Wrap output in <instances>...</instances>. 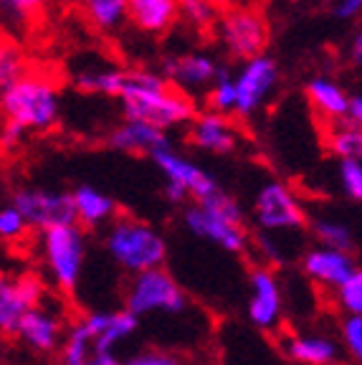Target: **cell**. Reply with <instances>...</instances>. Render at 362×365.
Returning a JSON list of instances; mask_svg holds the SVG:
<instances>
[{"label":"cell","instance_id":"6da1fadb","mask_svg":"<svg viewBox=\"0 0 362 365\" xmlns=\"http://www.w3.org/2000/svg\"><path fill=\"white\" fill-rule=\"evenodd\" d=\"M119 99L125 104V117L152 122L160 130L190 125L195 117V104L190 94L172 86L162 74H152L145 68L127 71L125 89Z\"/></svg>","mask_w":362,"mask_h":365},{"label":"cell","instance_id":"7a4b0ae2","mask_svg":"<svg viewBox=\"0 0 362 365\" xmlns=\"http://www.w3.org/2000/svg\"><path fill=\"white\" fill-rule=\"evenodd\" d=\"M182 223L195 239L218 246L226 254H246L251 236L246 231L244 208L236 198L218 190L210 198L192 200L182 211Z\"/></svg>","mask_w":362,"mask_h":365},{"label":"cell","instance_id":"3957f363","mask_svg":"<svg viewBox=\"0 0 362 365\" xmlns=\"http://www.w3.org/2000/svg\"><path fill=\"white\" fill-rule=\"evenodd\" d=\"M104 251L119 269L127 274H140L148 269L165 267L167 241L152 223L132 216H117L107 226Z\"/></svg>","mask_w":362,"mask_h":365},{"label":"cell","instance_id":"277c9868","mask_svg":"<svg viewBox=\"0 0 362 365\" xmlns=\"http://www.w3.org/2000/svg\"><path fill=\"white\" fill-rule=\"evenodd\" d=\"M61 112V97L51 79L23 74L3 89V114L26 132L51 130Z\"/></svg>","mask_w":362,"mask_h":365},{"label":"cell","instance_id":"5b68a950","mask_svg":"<svg viewBox=\"0 0 362 365\" xmlns=\"http://www.w3.org/2000/svg\"><path fill=\"white\" fill-rule=\"evenodd\" d=\"M86 228L79 221L41 231V259L53 287L63 294H74L86 262Z\"/></svg>","mask_w":362,"mask_h":365},{"label":"cell","instance_id":"8992f818","mask_svg":"<svg viewBox=\"0 0 362 365\" xmlns=\"http://www.w3.org/2000/svg\"><path fill=\"white\" fill-rule=\"evenodd\" d=\"M187 294L165 267L130 274L125 289V307L140 317L148 314H182L187 309Z\"/></svg>","mask_w":362,"mask_h":365},{"label":"cell","instance_id":"52a82bcc","mask_svg":"<svg viewBox=\"0 0 362 365\" xmlns=\"http://www.w3.org/2000/svg\"><path fill=\"white\" fill-rule=\"evenodd\" d=\"M218 43L223 51L236 61H246L259 53H264L269 43V26L267 18L256 8H231L223 11L218 23L213 26Z\"/></svg>","mask_w":362,"mask_h":365},{"label":"cell","instance_id":"ba28073f","mask_svg":"<svg viewBox=\"0 0 362 365\" xmlns=\"http://www.w3.org/2000/svg\"><path fill=\"white\" fill-rule=\"evenodd\" d=\"M254 221L259 231L284 234V231H299L306 223V213L299 198L286 182L267 180L256 190L254 198Z\"/></svg>","mask_w":362,"mask_h":365},{"label":"cell","instance_id":"9c48e42d","mask_svg":"<svg viewBox=\"0 0 362 365\" xmlns=\"http://www.w3.org/2000/svg\"><path fill=\"white\" fill-rule=\"evenodd\" d=\"M236 117H251L269 102L279 84V66L272 56L259 53L254 58L241 61L236 74Z\"/></svg>","mask_w":362,"mask_h":365},{"label":"cell","instance_id":"30bf717a","mask_svg":"<svg viewBox=\"0 0 362 365\" xmlns=\"http://www.w3.org/2000/svg\"><path fill=\"white\" fill-rule=\"evenodd\" d=\"M11 203L21 208V213L29 218L31 228H36V231H46V228L76 221L74 193L43 188H18L13 190Z\"/></svg>","mask_w":362,"mask_h":365},{"label":"cell","instance_id":"8fae6325","mask_svg":"<svg viewBox=\"0 0 362 365\" xmlns=\"http://www.w3.org/2000/svg\"><path fill=\"white\" fill-rule=\"evenodd\" d=\"M246 317L254 327L272 332L281 325L284 317V289L279 277L269 267H256L249 274V302Z\"/></svg>","mask_w":362,"mask_h":365},{"label":"cell","instance_id":"7c38bea8","mask_svg":"<svg viewBox=\"0 0 362 365\" xmlns=\"http://www.w3.org/2000/svg\"><path fill=\"white\" fill-rule=\"evenodd\" d=\"M226 68L218 63V58L210 56L205 51H190L180 53V56H170L162 61V76L170 81L172 86H177L180 91L198 97L213 89V84L221 79V74Z\"/></svg>","mask_w":362,"mask_h":365},{"label":"cell","instance_id":"4fadbf2b","mask_svg":"<svg viewBox=\"0 0 362 365\" xmlns=\"http://www.w3.org/2000/svg\"><path fill=\"white\" fill-rule=\"evenodd\" d=\"M152 163L160 168L162 173L165 182H172L177 188H182L190 200H203V198H210L213 193H218V182L198 165V163H192L190 158L180 155L177 150H172V145L167 148L157 150L155 155H150Z\"/></svg>","mask_w":362,"mask_h":365},{"label":"cell","instance_id":"5bb4252c","mask_svg":"<svg viewBox=\"0 0 362 365\" xmlns=\"http://www.w3.org/2000/svg\"><path fill=\"white\" fill-rule=\"evenodd\" d=\"M16 340L38 355H51L63 345V319L58 312L48 309L43 302L31 307L16 327Z\"/></svg>","mask_w":362,"mask_h":365},{"label":"cell","instance_id":"9a60e30c","mask_svg":"<svg viewBox=\"0 0 362 365\" xmlns=\"http://www.w3.org/2000/svg\"><path fill=\"white\" fill-rule=\"evenodd\" d=\"M43 284L31 274L6 277L0 282V327L3 332L13 335L23 314L43 302Z\"/></svg>","mask_w":362,"mask_h":365},{"label":"cell","instance_id":"2e32d148","mask_svg":"<svg viewBox=\"0 0 362 365\" xmlns=\"http://www.w3.org/2000/svg\"><path fill=\"white\" fill-rule=\"evenodd\" d=\"M355 269L357 267L355 259H352V251L345 249L317 244L309 251H304V257H301V272H304L306 279L319 287H329V289H337Z\"/></svg>","mask_w":362,"mask_h":365},{"label":"cell","instance_id":"e0dca14e","mask_svg":"<svg viewBox=\"0 0 362 365\" xmlns=\"http://www.w3.org/2000/svg\"><path fill=\"white\" fill-rule=\"evenodd\" d=\"M187 137H190L192 148L213 155H228L238 145V130L233 125L231 114L215 112V109L195 114L187 125Z\"/></svg>","mask_w":362,"mask_h":365},{"label":"cell","instance_id":"ac0fdd59","mask_svg":"<svg viewBox=\"0 0 362 365\" xmlns=\"http://www.w3.org/2000/svg\"><path fill=\"white\" fill-rule=\"evenodd\" d=\"M167 130H160L157 125L145 120H132L125 117V122L109 132V148L130 155H155L157 150L167 148Z\"/></svg>","mask_w":362,"mask_h":365},{"label":"cell","instance_id":"d6986e66","mask_svg":"<svg viewBox=\"0 0 362 365\" xmlns=\"http://www.w3.org/2000/svg\"><path fill=\"white\" fill-rule=\"evenodd\" d=\"M86 322L94 330V350H117L140 330V314L122 307L117 312H89L84 314Z\"/></svg>","mask_w":362,"mask_h":365},{"label":"cell","instance_id":"ffe728a7","mask_svg":"<svg viewBox=\"0 0 362 365\" xmlns=\"http://www.w3.org/2000/svg\"><path fill=\"white\" fill-rule=\"evenodd\" d=\"M281 350L286 358L301 365H334L340 360V345L327 335H286L281 340Z\"/></svg>","mask_w":362,"mask_h":365},{"label":"cell","instance_id":"44dd1931","mask_svg":"<svg viewBox=\"0 0 362 365\" xmlns=\"http://www.w3.org/2000/svg\"><path fill=\"white\" fill-rule=\"evenodd\" d=\"M306 97H309V104L322 114L324 120H332V122L350 120L352 97L342 89L340 81H334L322 74L311 76L306 81Z\"/></svg>","mask_w":362,"mask_h":365},{"label":"cell","instance_id":"7402d4cb","mask_svg":"<svg viewBox=\"0 0 362 365\" xmlns=\"http://www.w3.org/2000/svg\"><path fill=\"white\" fill-rule=\"evenodd\" d=\"M74 205H76V221L91 231V228H102L117 218V203L102 193L94 185H79L74 188Z\"/></svg>","mask_w":362,"mask_h":365},{"label":"cell","instance_id":"603a6c76","mask_svg":"<svg viewBox=\"0 0 362 365\" xmlns=\"http://www.w3.org/2000/svg\"><path fill=\"white\" fill-rule=\"evenodd\" d=\"M180 16L177 0H130V21L142 34H162Z\"/></svg>","mask_w":362,"mask_h":365},{"label":"cell","instance_id":"cb8c5ba5","mask_svg":"<svg viewBox=\"0 0 362 365\" xmlns=\"http://www.w3.org/2000/svg\"><path fill=\"white\" fill-rule=\"evenodd\" d=\"M127 71L117 66H84L74 76L76 86L89 94H104V97H119L125 89Z\"/></svg>","mask_w":362,"mask_h":365},{"label":"cell","instance_id":"d4e9b609","mask_svg":"<svg viewBox=\"0 0 362 365\" xmlns=\"http://www.w3.org/2000/svg\"><path fill=\"white\" fill-rule=\"evenodd\" d=\"M94 330L81 317L66 330L61 345V365H94Z\"/></svg>","mask_w":362,"mask_h":365},{"label":"cell","instance_id":"484cf974","mask_svg":"<svg viewBox=\"0 0 362 365\" xmlns=\"http://www.w3.org/2000/svg\"><path fill=\"white\" fill-rule=\"evenodd\" d=\"M81 8L99 31H117L130 18V0H81Z\"/></svg>","mask_w":362,"mask_h":365},{"label":"cell","instance_id":"4316f807","mask_svg":"<svg viewBox=\"0 0 362 365\" xmlns=\"http://www.w3.org/2000/svg\"><path fill=\"white\" fill-rule=\"evenodd\" d=\"M311 236H314L317 244L332 246V249L352 251V246H355L352 228L340 218H317V221H311Z\"/></svg>","mask_w":362,"mask_h":365},{"label":"cell","instance_id":"83f0119b","mask_svg":"<svg viewBox=\"0 0 362 365\" xmlns=\"http://www.w3.org/2000/svg\"><path fill=\"white\" fill-rule=\"evenodd\" d=\"M329 148L340 160L352 158L362 163V127H357L355 122L337 125L329 135Z\"/></svg>","mask_w":362,"mask_h":365},{"label":"cell","instance_id":"f1b7e54d","mask_svg":"<svg viewBox=\"0 0 362 365\" xmlns=\"http://www.w3.org/2000/svg\"><path fill=\"white\" fill-rule=\"evenodd\" d=\"M180 6V18L187 21L192 29H213L221 13H218V3L215 0H177Z\"/></svg>","mask_w":362,"mask_h":365},{"label":"cell","instance_id":"f546056e","mask_svg":"<svg viewBox=\"0 0 362 365\" xmlns=\"http://www.w3.org/2000/svg\"><path fill=\"white\" fill-rule=\"evenodd\" d=\"M236 79H233V74L223 71L221 79L215 81L213 89L208 91V107L223 114H236Z\"/></svg>","mask_w":362,"mask_h":365},{"label":"cell","instance_id":"4dcf8cb0","mask_svg":"<svg viewBox=\"0 0 362 365\" xmlns=\"http://www.w3.org/2000/svg\"><path fill=\"white\" fill-rule=\"evenodd\" d=\"M334 294H337V304H340L347 314H362V269H355V272L334 289Z\"/></svg>","mask_w":362,"mask_h":365},{"label":"cell","instance_id":"1f68e13d","mask_svg":"<svg viewBox=\"0 0 362 365\" xmlns=\"http://www.w3.org/2000/svg\"><path fill=\"white\" fill-rule=\"evenodd\" d=\"M29 231H31V223H29V218L21 213L18 205L8 203L0 208V236H3V239L21 241Z\"/></svg>","mask_w":362,"mask_h":365},{"label":"cell","instance_id":"d6a6232c","mask_svg":"<svg viewBox=\"0 0 362 365\" xmlns=\"http://www.w3.org/2000/svg\"><path fill=\"white\" fill-rule=\"evenodd\" d=\"M337 178H340L342 193H345L347 198L362 203V163H360V160H352V158L340 160Z\"/></svg>","mask_w":362,"mask_h":365},{"label":"cell","instance_id":"836d02e7","mask_svg":"<svg viewBox=\"0 0 362 365\" xmlns=\"http://www.w3.org/2000/svg\"><path fill=\"white\" fill-rule=\"evenodd\" d=\"M125 365H190L180 353L165 348H142L125 360Z\"/></svg>","mask_w":362,"mask_h":365},{"label":"cell","instance_id":"e575fe53","mask_svg":"<svg viewBox=\"0 0 362 365\" xmlns=\"http://www.w3.org/2000/svg\"><path fill=\"white\" fill-rule=\"evenodd\" d=\"M342 345L352 360L362 363V314H347L342 322Z\"/></svg>","mask_w":362,"mask_h":365},{"label":"cell","instance_id":"d590c367","mask_svg":"<svg viewBox=\"0 0 362 365\" xmlns=\"http://www.w3.org/2000/svg\"><path fill=\"white\" fill-rule=\"evenodd\" d=\"M23 76V58L21 51H18L13 43H3L0 48V86L6 89L8 84Z\"/></svg>","mask_w":362,"mask_h":365},{"label":"cell","instance_id":"8d00e7d4","mask_svg":"<svg viewBox=\"0 0 362 365\" xmlns=\"http://www.w3.org/2000/svg\"><path fill=\"white\" fill-rule=\"evenodd\" d=\"M3 3V13L11 21H29L33 18L48 0H0Z\"/></svg>","mask_w":362,"mask_h":365},{"label":"cell","instance_id":"74e56055","mask_svg":"<svg viewBox=\"0 0 362 365\" xmlns=\"http://www.w3.org/2000/svg\"><path fill=\"white\" fill-rule=\"evenodd\" d=\"M334 16L342 18V21H352V18L362 16V0H337Z\"/></svg>","mask_w":362,"mask_h":365},{"label":"cell","instance_id":"f35d334b","mask_svg":"<svg viewBox=\"0 0 362 365\" xmlns=\"http://www.w3.org/2000/svg\"><path fill=\"white\" fill-rule=\"evenodd\" d=\"M26 135H29V132L23 130L21 125L6 120V127H3V145H6V150H13L16 145H21Z\"/></svg>","mask_w":362,"mask_h":365},{"label":"cell","instance_id":"ab89813d","mask_svg":"<svg viewBox=\"0 0 362 365\" xmlns=\"http://www.w3.org/2000/svg\"><path fill=\"white\" fill-rule=\"evenodd\" d=\"M347 56H350V63L355 68H362V29L357 31L355 36H352L350 41V51H347Z\"/></svg>","mask_w":362,"mask_h":365},{"label":"cell","instance_id":"60d3db41","mask_svg":"<svg viewBox=\"0 0 362 365\" xmlns=\"http://www.w3.org/2000/svg\"><path fill=\"white\" fill-rule=\"evenodd\" d=\"M94 365H125V360L119 358L114 350H94Z\"/></svg>","mask_w":362,"mask_h":365},{"label":"cell","instance_id":"b9f144b4","mask_svg":"<svg viewBox=\"0 0 362 365\" xmlns=\"http://www.w3.org/2000/svg\"><path fill=\"white\" fill-rule=\"evenodd\" d=\"M223 11H231V8H256L259 0H215Z\"/></svg>","mask_w":362,"mask_h":365},{"label":"cell","instance_id":"7bdbcfd3","mask_svg":"<svg viewBox=\"0 0 362 365\" xmlns=\"http://www.w3.org/2000/svg\"><path fill=\"white\" fill-rule=\"evenodd\" d=\"M350 122H355L357 127H362V94H357V97H352Z\"/></svg>","mask_w":362,"mask_h":365},{"label":"cell","instance_id":"ee69618b","mask_svg":"<svg viewBox=\"0 0 362 365\" xmlns=\"http://www.w3.org/2000/svg\"><path fill=\"white\" fill-rule=\"evenodd\" d=\"M319 3H329V6H334V3H337V0H319Z\"/></svg>","mask_w":362,"mask_h":365},{"label":"cell","instance_id":"f6af8a7d","mask_svg":"<svg viewBox=\"0 0 362 365\" xmlns=\"http://www.w3.org/2000/svg\"><path fill=\"white\" fill-rule=\"evenodd\" d=\"M296 3H311V0H296Z\"/></svg>","mask_w":362,"mask_h":365}]
</instances>
